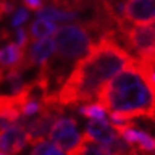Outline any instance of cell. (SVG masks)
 Wrapping results in <instances>:
<instances>
[{
  "label": "cell",
  "mask_w": 155,
  "mask_h": 155,
  "mask_svg": "<svg viewBox=\"0 0 155 155\" xmlns=\"http://www.w3.org/2000/svg\"><path fill=\"white\" fill-rule=\"evenodd\" d=\"M30 155H64V152L57 145H53L51 142L43 140V141L34 144Z\"/></svg>",
  "instance_id": "9a60e30c"
},
{
  "label": "cell",
  "mask_w": 155,
  "mask_h": 155,
  "mask_svg": "<svg viewBox=\"0 0 155 155\" xmlns=\"http://www.w3.org/2000/svg\"><path fill=\"white\" fill-rule=\"evenodd\" d=\"M124 48L134 53L137 60H144L155 54V28L150 24L125 26L120 33Z\"/></svg>",
  "instance_id": "277c9868"
},
{
  "label": "cell",
  "mask_w": 155,
  "mask_h": 155,
  "mask_svg": "<svg viewBox=\"0 0 155 155\" xmlns=\"http://www.w3.org/2000/svg\"><path fill=\"white\" fill-rule=\"evenodd\" d=\"M54 50H56L54 40H51L50 37L34 40L30 46L27 57H26V68L31 66L43 67L44 64H47L48 60L51 58Z\"/></svg>",
  "instance_id": "ba28073f"
},
{
  "label": "cell",
  "mask_w": 155,
  "mask_h": 155,
  "mask_svg": "<svg viewBox=\"0 0 155 155\" xmlns=\"http://www.w3.org/2000/svg\"><path fill=\"white\" fill-rule=\"evenodd\" d=\"M26 48L16 43H9L0 48V68L3 70H24L26 68Z\"/></svg>",
  "instance_id": "9c48e42d"
},
{
  "label": "cell",
  "mask_w": 155,
  "mask_h": 155,
  "mask_svg": "<svg viewBox=\"0 0 155 155\" xmlns=\"http://www.w3.org/2000/svg\"><path fill=\"white\" fill-rule=\"evenodd\" d=\"M0 17H2V16H0Z\"/></svg>",
  "instance_id": "7402d4cb"
},
{
  "label": "cell",
  "mask_w": 155,
  "mask_h": 155,
  "mask_svg": "<svg viewBox=\"0 0 155 155\" xmlns=\"http://www.w3.org/2000/svg\"><path fill=\"white\" fill-rule=\"evenodd\" d=\"M84 135L101 144H111L118 137V132L111 122L103 118V120H90L85 127Z\"/></svg>",
  "instance_id": "30bf717a"
},
{
  "label": "cell",
  "mask_w": 155,
  "mask_h": 155,
  "mask_svg": "<svg viewBox=\"0 0 155 155\" xmlns=\"http://www.w3.org/2000/svg\"><path fill=\"white\" fill-rule=\"evenodd\" d=\"M54 5L60 6L63 9H67V10H74L75 7H78L81 5L83 0H51Z\"/></svg>",
  "instance_id": "e0dca14e"
},
{
  "label": "cell",
  "mask_w": 155,
  "mask_h": 155,
  "mask_svg": "<svg viewBox=\"0 0 155 155\" xmlns=\"http://www.w3.org/2000/svg\"><path fill=\"white\" fill-rule=\"evenodd\" d=\"M56 56L60 61H78L88 54L94 46L91 31L87 26L66 24L57 28L54 33Z\"/></svg>",
  "instance_id": "3957f363"
},
{
  "label": "cell",
  "mask_w": 155,
  "mask_h": 155,
  "mask_svg": "<svg viewBox=\"0 0 155 155\" xmlns=\"http://www.w3.org/2000/svg\"><path fill=\"white\" fill-rule=\"evenodd\" d=\"M134 60L135 57L115 38L104 36L94 43L87 56L77 61L64 84L56 91L57 101L63 107L93 103L104 85Z\"/></svg>",
  "instance_id": "6da1fadb"
},
{
  "label": "cell",
  "mask_w": 155,
  "mask_h": 155,
  "mask_svg": "<svg viewBox=\"0 0 155 155\" xmlns=\"http://www.w3.org/2000/svg\"><path fill=\"white\" fill-rule=\"evenodd\" d=\"M37 16L41 19H47L53 23H61V21H73L78 19V13L75 10L67 9H56V7H44L37 12Z\"/></svg>",
  "instance_id": "7c38bea8"
},
{
  "label": "cell",
  "mask_w": 155,
  "mask_h": 155,
  "mask_svg": "<svg viewBox=\"0 0 155 155\" xmlns=\"http://www.w3.org/2000/svg\"><path fill=\"white\" fill-rule=\"evenodd\" d=\"M28 12L26 9H17L16 10V13H14L13 16V19H12V26L13 27H21L26 21L28 20Z\"/></svg>",
  "instance_id": "2e32d148"
},
{
  "label": "cell",
  "mask_w": 155,
  "mask_h": 155,
  "mask_svg": "<svg viewBox=\"0 0 155 155\" xmlns=\"http://www.w3.org/2000/svg\"><path fill=\"white\" fill-rule=\"evenodd\" d=\"M27 142V132L21 122H17L0 132V152H5L7 155L20 154Z\"/></svg>",
  "instance_id": "52a82bcc"
},
{
  "label": "cell",
  "mask_w": 155,
  "mask_h": 155,
  "mask_svg": "<svg viewBox=\"0 0 155 155\" xmlns=\"http://www.w3.org/2000/svg\"><path fill=\"white\" fill-rule=\"evenodd\" d=\"M111 122L137 117L155 120V83L140 61H131L103 87L97 97Z\"/></svg>",
  "instance_id": "7a4b0ae2"
},
{
  "label": "cell",
  "mask_w": 155,
  "mask_h": 155,
  "mask_svg": "<svg viewBox=\"0 0 155 155\" xmlns=\"http://www.w3.org/2000/svg\"><path fill=\"white\" fill-rule=\"evenodd\" d=\"M16 44H19L20 47H27V43H28V37H27V31L24 28L19 27L17 31H16Z\"/></svg>",
  "instance_id": "ac0fdd59"
},
{
  "label": "cell",
  "mask_w": 155,
  "mask_h": 155,
  "mask_svg": "<svg viewBox=\"0 0 155 155\" xmlns=\"http://www.w3.org/2000/svg\"><path fill=\"white\" fill-rule=\"evenodd\" d=\"M78 113L83 115V117L88 118V120H103L105 118V108L101 105V104H87V105H83V107L78 108Z\"/></svg>",
  "instance_id": "5bb4252c"
},
{
  "label": "cell",
  "mask_w": 155,
  "mask_h": 155,
  "mask_svg": "<svg viewBox=\"0 0 155 155\" xmlns=\"http://www.w3.org/2000/svg\"><path fill=\"white\" fill-rule=\"evenodd\" d=\"M122 17L127 23L148 24L155 21V0H127L124 2Z\"/></svg>",
  "instance_id": "8992f818"
},
{
  "label": "cell",
  "mask_w": 155,
  "mask_h": 155,
  "mask_svg": "<svg viewBox=\"0 0 155 155\" xmlns=\"http://www.w3.org/2000/svg\"><path fill=\"white\" fill-rule=\"evenodd\" d=\"M83 134L78 132V124L73 117L61 115L53 122L48 131V138L53 141L60 150L70 152L78 145Z\"/></svg>",
  "instance_id": "5b68a950"
},
{
  "label": "cell",
  "mask_w": 155,
  "mask_h": 155,
  "mask_svg": "<svg viewBox=\"0 0 155 155\" xmlns=\"http://www.w3.org/2000/svg\"><path fill=\"white\" fill-rule=\"evenodd\" d=\"M68 155H114L110 144H101L83 134L78 145L71 150Z\"/></svg>",
  "instance_id": "8fae6325"
},
{
  "label": "cell",
  "mask_w": 155,
  "mask_h": 155,
  "mask_svg": "<svg viewBox=\"0 0 155 155\" xmlns=\"http://www.w3.org/2000/svg\"><path fill=\"white\" fill-rule=\"evenodd\" d=\"M3 3H5V0H0V16L3 14Z\"/></svg>",
  "instance_id": "ffe728a7"
},
{
  "label": "cell",
  "mask_w": 155,
  "mask_h": 155,
  "mask_svg": "<svg viewBox=\"0 0 155 155\" xmlns=\"http://www.w3.org/2000/svg\"><path fill=\"white\" fill-rule=\"evenodd\" d=\"M56 23H53L47 19H41L38 17L37 20H34L31 26H30V34L33 40H40V38L50 37L51 34L56 33Z\"/></svg>",
  "instance_id": "4fadbf2b"
},
{
  "label": "cell",
  "mask_w": 155,
  "mask_h": 155,
  "mask_svg": "<svg viewBox=\"0 0 155 155\" xmlns=\"http://www.w3.org/2000/svg\"><path fill=\"white\" fill-rule=\"evenodd\" d=\"M23 3L26 6H27L30 10H40V9H43V0H23Z\"/></svg>",
  "instance_id": "d6986e66"
},
{
  "label": "cell",
  "mask_w": 155,
  "mask_h": 155,
  "mask_svg": "<svg viewBox=\"0 0 155 155\" xmlns=\"http://www.w3.org/2000/svg\"><path fill=\"white\" fill-rule=\"evenodd\" d=\"M0 155H7V154H5V152H0Z\"/></svg>",
  "instance_id": "44dd1931"
}]
</instances>
